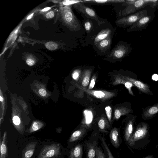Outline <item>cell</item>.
Wrapping results in <instances>:
<instances>
[{"mask_svg": "<svg viewBox=\"0 0 158 158\" xmlns=\"http://www.w3.org/2000/svg\"><path fill=\"white\" fill-rule=\"evenodd\" d=\"M133 48L130 44L127 42L120 41L105 55L103 60L112 62L120 61L131 52Z\"/></svg>", "mask_w": 158, "mask_h": 158, "instance_id": "obj_1", "label": "cell"}, {"mask_svg": "<svg viewBox=\"0 0 158 158\" xmlns=\"http://www.w3.org/2000/svg\"><path fill=\"white\" fill-rule=\"evenodd\" d=\"M115 29L107 21L101 24L94 35L82 45L83 46L91 45L94 48L101 41L111 35H114Z\"/></svg>", "mask_w": 158, "mask_h": 158, "instance_id": "obj_2", "label": "cell"}, {"mask_svg": "<svg viewBox=\"0 0 158 158\" xmlns=\"http://www.w3.org/2000/svg\"><path fill=\"white\" fill-rule=\"evenodd\" d=\"M148 11L144 9L127 16L122 17L115 21L116 25L125 29L127 27L132 26L142 17L148 15Z\"/></svg>", "mask_w": 158, "mask_h": 158, "instance_id": "obj_3", "label": "cell"}, {"mask_svg": "<svg viewBox=\"0 0 158 158\" xmlns=\"http://www.w3.org/2000/svg\"><path fill=\"white\" fill-rule=\"evenodd\" d=\"M158 5L157 0H136L132 4L125 6L119 12V15L125 16L134 14L137 10L143 8L147 5H150L155 7Z\"/></svg>", "mask_w": 158, "mask_h": 158, "instance_id": "obj_4", "label": "cell"}, {"mask_svg": "<svg viewBox=\"0 0 158 158\" xmlns=\"http://www.w3.org/2000/svg\"><path fill=\"white\" fill-rule=\"evenodd\" d=\"M73 5L74 8L77 12L81 14L82 16L95 20L99 24L104 23L107 21L106 19L105 20L98 16L93 9L86 6L82 2V0Z\"/></svg>", "mask_w": 158, "mask_h": 158, "instance_id": "obj_5", "label": "cell"}, {"mask_svg": "<svg viewBox=\"0 0 158 158\" xmlns=\"http://www.w3.org/2000/svg\"><path fill=\"white\" fill-rule=\"evenodd\" d=\"M60 146L59 143L44 146L40 153L38 158H51L58 156Z\"/></svg>", "mask_w": 158, "mask_h": 158, "instance_id": "obj_6", "label": "cell"}, {"mask_svg": "<svg viewBox=\"0 0 158 158\" xmlns=\"http://www.w3.org/2000/svg\"><path fill=\"white\" fill-rule=\"evenodd\" d=\"M114 35H111L99 42L93 48L98 55L100 56L106 55L110 51Z\"/></svg>", "mask_w": 158, "mask_h": 158, "instance_id": "obj_7", "label": "cell"}, {"mask_svg": "<svg viewBox=\"0 0 158 158\" xmlns=\"http://www.w3.org/2000/svg\"><path fill=\"white\" fill-rule=\"evenodd\" d=\"M154 14L150 15L143 17L129 27L127 30L128 33L134 31H139L146 28L148 24L153 19Z\"/></svg>", "mask_w": 158, "mask_h": 158, "instance_id": "obj_8", "label": "cell"}, {"mask_svg": "<svg viewBox=\"0 0 158 158\" xmlns=\"http://www.w3.org/2000/svg\"><path fill=\"white\" fill-rule=\"evenodd\" d=\"M76 86L79 88L89 94L102 100H105L110 99L115 95V93L113 92L104 90H95L89 89L77 84Z\"/></svg>", "mask_w": 158, "mask_h": 158, "instance_id": "obj_9", "label": "cell"}, {"mask_svg": "<svg viewBox=\"0 0 158 158\" xmlns=\"http://www.w3.org/2000/svg\"><path fill=\"white\" fill-rule=\"evenodd\" d=\"M118 75L122 78L131 82L141 92L149 95H153L152 93L149 89V85L147 84L125 75Z\"/></svg>", "mask_w": 158, "mask_h": 158, "instance_id": "obj_10", "label": "cell"}, {"mask_svg": "<svg viewBox=\"0 0 158 158\" xmlns=\"http://www.w3.org/2000/svg\"><path fill=\"white\" fill-rule=\"evenodd\" d=\"M82 16L84 20L82 23L85 32V36L89 35L98 25H101L95 20L88 18L84 16Z\"/></svg>", "mask_w": 158, "mask_h": 158, "instance_id": "obj_11", "label": "cell"}, {"mask_svg": "<svg viewBox=\"0 0 158 158\" xmlns=\"http://www.w3.org/2000/svg\"><path fill=\"white\" fill-rule=\"evenodd\" d=\"M158 113V103L147 107L143 110L142 118L144 119H150Z\"/></svg>", "mask_w": 158, "mask_h": 158, "instance_id": "obj_12", "label": "cell"}, {"mask_svg": "<svg viewBox=\"0 0 158 158\" xmlns=\"http://www.w3.org/2000/svg\"><path fill=\"white\" fill-rule=\"evenodd\" d=\"M125 0H83L82 2L84 4L87 3L93 5H104L110 4H122Z\"/></svg>", "mask_w": 158, "mask_h": 158, "instance_id": "obj_13", "label": "cell"}, {"mask_svg": "<svg viewBox=\"0 0 158 158\" xmlns=\"http://www.w3.org/2000/svg\"><path fill=\"white\" fill-rule=\"evenodd\" d=\"M114 79V81L112 83L113 85H116L119 84H124L128 90L129 94L133 96H134L131 90V87L134 85L131 82L122 78L118 74L115 76Z\"/></svg>", "mask_w": 158, "mask_h": 158, "instance_id": "obj_14", "label": "cell"}, {"mask_svg": "<svg viewBox=\"0 0 158 158\" xmlns=\"http://www.w3.org/2000/svg\"><path fill=\"white\" fill-rule=\"evenodd\" d=\"M36 142L29 143L23 150L22 158H30L34 153Z\"/></svg>", "mask_w": 158, "mask_h": 158, "instance_id": "obj_15", "label": "cell"}, {"mask_svg": "<svg viewBox=\"0 0 158 158\" xmlns=\"http://www.w3.org/2000/svg\"><path fill=\"white\" fill-rule=\"evenodd\" d=\"M83 148L82 145L78 144L70 151L69 158H82Z\"/></svg>", "mask_w": 158, "mask_h": 158, "instance_id": "obj_16", "label": "cell"}, {"mask_svg": "<svg viewBox=\"0 0 158 158\" xmlns=\"http://www.w3.org/2000/svg\"><path fill=\"white\" fill-rule=\"evenodd\" d=\"M110 139L112 145L116 148L119 146L118 139V133L117 129L114 128L111 131L110 135Z\"/></svg>", "mask_w": 158, "mask_h": 158, "instance_id": "obj_17", "label": "cell"}, {"mask_svg": "<svg viewBox=\"0 0 158 158\" xmlns=\"http://www.w3.org/2000/svg\"><path fill=\"white\" fill-rule=\"evenodd\" d=\"M6 133L5 131L3 134V139H0V158H6L7 154V147L6 143Z\"/></svg>", "mask_w": 158, "mask_h": 158, "instance_id": "obj_18", "label": "cell"}, {"mask_svg": "<svg viewBox=\"0 0 158 158\" xmlns=\"http://www.w3.org/2000/svg\"><path fill=\"white\" fill-rule=\"evenodd\" d=\"M85 132V130L84 128L76 131L71 135L69 139V142H73L80 139L84 135Z\"/></svg>", "mask_w": 158, "mask_h": 158, "instance_id": "obj_19", "label": "cell"}, {"mask_svg": "<svg viewBox=\"0 0 158 158\" xmlns=\"http://www.w3.org/2000/svg\"><path fill=\"white\" fill-rule=\"evenodd\" d=\"M131 111V110L126 107H121L117 109L114 111V118L116 119H118L121 116L127 114Z\"/></svg>", "mask_w": 158, "mask_h": 158, "instance_id": "obj_20", "label": "cell"}, {"mask_svg": "<svg viewBox=\"0 0 158 158\" xmlns=\"http://www.w3.org/2000/svg\"><path fill=\"white\" fill-rule=\"evenodd\" d=\"M91 69H86L84 72V77L83 79L82 84L84 87L88 85L90 80V77L92 72Z\"/></svg>", "mask_w": 158, "mask_h": 158, "instance_id": "obj_21", "label": "cell"}, {"mask_svg": "<svg viewBox=\"0 0 158 158\" xmlns=\"http://www.w3.org/2000/svg\"><path fill=\"white\" fill-rule=\"evenodd\" d=\"M44 126V123L41 122L35 121L29 129V132L31 133L37 131L42 128Z\"/></svg>", "mask_w": 158, "mask_h": 158, "instance_id": "obj_22", "label": "cell"}, {"mask_svg": "<svg viewBox=\"0 0 158 158\" xmlns=\"http://www.w3.org/2000/svg\"><path fill=\"white\" fill-rule=\"evenodd\" d=\"M133 131V121L130 120L127 125L125 131V137L126 139L128 140Z\"/></svg>", "mask_w": 158, "mask_h": 158, "instance_id": "obj_23", "label": "cell"}, {"mask_svg": "<svg viewBox=\"0 0 158 158\" xmlns=\"http://www.w3.org/2000/svg\"><path fill=\"white\" fill-rule=\"evenodd\" d=\"M96 154L95 148L93 144H89L88 147L87 158H95Z\"/></svg>", "mask_w": 158, "mask_h": 158, "instance_id": "obj_24", "label": "cell"}, {"mask_svg": "<svg viewBox=\"0 0 158 158\" xmlns=\"http://www.w3.org/2000/svg\"><path fill=\"white\" fill-rule=\"evenodd\" d=\"M57 46V44L54 42H48L45 44L46 47L50 50H54L56 49Z\"/></svg>", "mask_w": 158, "mask_h": 158, "instance_id": "obj_25", "label": "cell"}, {"mask_svg": "<svg viewBox=\"0 0 158 158\" xmlns=\"http://www.w3.org/2000/svg\"><path fill=\"white\" fill-rule=\"evenodd\" d=\"M102 143L106 149V151L107 152V154L108 158H114L111 152L109 149L108 146L107 145L106 141L103 137H102Z\"/></svg>", "mask_w": 158, "mask_h": 158, "instance_id": "obj_26", "label": "cell"}, {"mask_svg": "<svg viewBox=\"0 0 158 158\" xmlns=\"http://www.w3.org/2000/svg\"><path fill=\"white\" fill-rule=\"evenodd\" d=\"M95 152L97 158H106L105 156L100 147L95 148Z\"/></svg>", "mask_w": 158, "mask_h": 158, "instance_id": "obj_27", "label": "cell"}, {"mask_svg": "<svg viewBox=\"0 0 158 158\" xmlns=\"http://www.w3.org/2000/svg\"><path fill=\"white\" fill-rule=\"evenodd\" d=\"M98 125L101 130L102 131H105L106 123L103 119L101 118L99 120L98 123Z\"/></svg>", "mask_w": 158, "mask_h": 158, "instance_id": "obj_28", "label": "cell"}, {"mask_svg": "<svg viewBox=\"0 0 158 158\" xmlns=\"http://www.w3.org/2000/svg\"><path fill=\"white\" fill-rule=\"evenodd\" d=\"M106 115L109 122L111 123V119L112 110L110 106H106L105 108Z\"/></svg>", "mask_w": 158, "mask_h": 158, "instance_id": "obj_29", "label": "cell"}, {"mask_svg": "<svg viewBox=\"0 0 158 158\" xmlns=\"http://www.w3.org/2000/svg\"><path fill=\"white\" fill-rule=\"evenodd\" d=\"M81 0H64L63 1V4L64 5L69 6L80 2Z\"/></svg>", "mask_w": 158, "mask_h": 158, "instance_id": "obj_30", "label": "cell"}, {"mask_svg": "<svg viewBox=\"0 0 158 158\" xmlns=\"http://www.w3.org/2000/svg\"><path fill=\"white\" fill-rule=\"evenodd\" d=\"M96 78V74H94V75L91 80L89 85L88 88L89 89H91L94 88L95 85Z\"/></svg>", "mask_w": 158, "mask_h": 158, "instance_id": "obj_31", "label": "cell"}, {"mask_svg": "<svg viewBox=\"0 0 158 158\" xmlns=\"http://www.w3.org/2000/svg\"><path fill=\"white\" fill-rule=\"evenodd\" d=\"M12 120L15 126H19L20 123V120L19 117L16 115L13 117Z\"/></svg>", "mask_w": 158, "mask_h": 158, "instance_id": "obj_32", "label": "cell"}, {"mask_svg": "<svg viewBox=\"0 0 158 158\" xmlns=\"http://www.w3.org/2000/svg\"><path fill=\"white\" fill-rule=\"evenodd\" d=\"M136 0H125V1L123 2L121 5L123 6H126L131 5L133 4Z\"/></svg>", "mask_w": 158, "mask_h": 158, "instance_id": "obj_33", "label": "cell"}, {"mask_svg": "<svg viewBox=\"0 0 158 158\" xmlns=\"http://www.w3.org/2000/svg\"><path fill=\"white\" fill-rule=\"evenodd\" d=\"M80 72V70L79 69H77L74 71L72 75L73 78L74 79H76L78 77Z\"/></svg>", "mask_w": 158, "mask_h": 158, "instance_id": "obj_34", "label": "cell"}, {"mask_svg": "<svg viewBox=\"0 0 158 158\" xmlns=\"http://www.w3.org/2000/svg\"><path fill=\"white\" fill-rule=\"evenodd\" d=\"M26 63L29 66H31L33 65L35 63V62L32 59L28 58L26 60Z\"/></svg>", "mask_w": 158, "mask_h": 158, "instance_id": "obj_35", "label": "cell"}, {"mask_svg": "<svg viewBox=\"0 0 158 158\" xmlns=\"http://www.w3.org/2000/svg\"><path fill=\"white\" fill-rule=\"evenodd\" d=\"M39 94L43 97H45L47 94V92L46 90L43 88L40 89L39 91Z\"/></svg>", "mask_w": 158, "mask_h": 158, "instance_id": "obj_36", "label": "cell"}, {"mask_svg": "<svg viewBox=\"0 0 158 158\" xmlns=\"http://www.w3.org/2000/svg\"><path fill=\"white\" fill-rule=\"evenodd\" d=\"M54 15V13L53 11H51L48 13L46 17L47 19H50L53 18Z\"/></svg>", "mask_w": 158, "mask_h": 158, "instance_id": "obj_37", "label": "cell"}, {"mask_svg": "<svg viewBox=\"0 0 158 158\" xmlns=\"http://www.w3.org/2000/svg\"><path fill=\"white\" fill-rule=\"evenodd\" d=\"M152 79L154 81H157L158 80V75L154 74L152 76Z\"/></svg>", "mask_w": 158, "mask_h": 158, "instance_id": "obj_38", "label": "cell"}, {"mask_svg": "<svg viewBox=\"0 0 158 158\" xmlns=\"http://www.w3.org/2000/svg\"><path fill=\"white\" fill-rule=\"evenodd\" d=\"M50 8H51L49 7H47L43 9L42 10V11H46L49 10L50 9Z\"/></svg>", "mask_w": 158, "mask_h": 158, "instance_id": "obj_39", "label": "cell"}, {"mask_svg": "<svg viewBox=\"0 0 158 158\" xmlns=\"http://www.w3.org/2000/svg\"><path fill=\"white\" fill-rule=\"evenodd\" d=\"M33 15V14H31L27 18V19H29L31 18Z\"/></svg>", "mask_w": 158, "mask_h": 158, "instance_id": "obj_40", "label": "cell"}, {"mask_svg": "<svg viewBox=\"0 0 158 158\" xmlns=\"http://www.w3.org/2000/svg\"><path fill=\"white\" fill-rule=\"evenodd\" d=\"M146 158H152V156H148V157H147Z\"/></svg>", "mask_w": 158, "mask_h": 158, "instance_id": "obj_41", "label": "cell"}]
</instances>
